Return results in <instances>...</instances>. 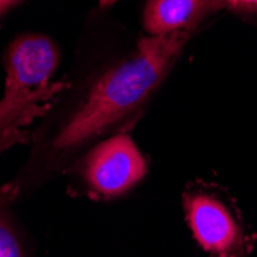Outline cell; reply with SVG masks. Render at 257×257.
Here are the masks:
<instances>
[{"label":"cell","instance_id":"cell-1","mask_svg":"<svg viewBox=\"0 0 257 257\" xmlns=\"http://www.w3.org/2000/svg\"><path fill=\"white\" fill-rule=\"evenodd\" d=\"M190 36L191 31H177L140 39L136 51L103 73L80 103L60 119L27 167L0 186V206L33 193L63 170L86 144L142 105L165 79Z\"/></svg>","mask_w":257,"mask_h":257},{"label":"cell","instance_id":"cell-6","mask_svg":"<svg viewBox=\"0 0 257 257\" xmlns=\"http://www.w3.org/2000/svg\"><path fill=\"white\" fill-rule=\"evenodd\" d=\"M223 8V0H148L144 28L148 36L193 31L208 14Z\"/></svg>","mask_w":257,"mask_h":257},{"label":"cell","instance_id":"cell-4","mask_svg":"<svg viewBox=\"0 0 257 257\" xmlns=\"http://www.w3.org/2000/svg\"><path fill=\"white\" fill-rule=\"evenodd\" d=\"M56 43L43 34L17 36L5 54V88L14 94H33L46 86L59 65Z\"/></svg>","mask_w":257,"mask_h":257},{"label":"cell","instance_id":"cell-3","mask_svg":"<svg viewBox=\"0 0 257 257\" xmlns=\"http://www.w3.org/2000/svg\"><path fill=\"white\" fill-rule=\"evenodd\" d=\"M185 219L196 242L211 257H246L251 240L237 216L222 199L205 190L182 196Z\"/></svg>","mask_w":257,"mask_h":257},{"label":"cell","instance_id":"cell-10","mask_svg":"<svg viewBox=\"0 0 257 257\" xmlns=\"http://www.w3.org/2000/svg\"><path fill=\"white\" fill-rule=\"evenodd\" d=\"M0 4H2V0H0ZM0 14H2V10H0Z\"/></svg>","mask_w":257,"mask_h":257},{"label":"cell","instance_id":"cell-7","mask_svg":"<svg viewBox=\"0 0 257 257\" xmlns=\"http://www.w3.org/2000/svg\"><path fill=\"white\" fill-rule=\"evenodd\" d=\"M0 257H28L11 219L0 213Z\"/></svg>","mask_w":257,"mask_h":257},{"label":"cell","instance_id":"cell-5","mask_svg":"<svg viewBox=\"0 0 257 257\" xmlns=\"http://www.w3.org/2000/svg\"><path fill=\"white\" fill-rule=\"evenodd\" d=\"M63 88V83H51L33 94L4 91L0 99V153L27 142L30 126L51 109L53 99Z\"/></svg>","mask_w":257,"mask_h":257},{"label":"cell","instance_id":"cell-9","mask_svg":"<svg viewBox=\"0 0 257 257\" xmlns=\"http://www.w3.org/2000/svg\"><path fill=\"white\" fill-rule=\"evenodd\" d=\"M16 2H19V0H2V4H0V10H2V13L5 10H8L10 7H13Z\"/></svg>","mask_w":257,"mask_h":257},{"label":"cell","instance_id":"cell-2","mask_svg":"<svg viewBox=\"0 0 257 257\" xmlns=\"http://www.w3.org/2000/svg\"><path fill=\"white\" fill-rule=\"evenodd\" d=\"M148 173V163L128 134H115L96 144L74 165L83 194L109 200L133 190Z\"/></svg>","mask_w":257,"mask_h":257},{"label":"cell","instance_id":"cell-8","mask_svg":"<svg viewBox=\"0 0 257 257\" xmlns=\"http://www.w3.org/2000/svg\"><path fill=\"white\" fill-rule=\"evenodd\" d=\"M223 7L232 11L254 13L257 11V0H223Z\"/></svg>","mask_w":257,"mask_h":257}]
</instances>
